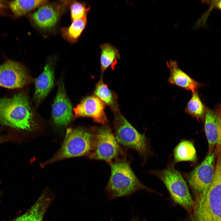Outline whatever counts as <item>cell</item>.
<instances>
[{
	"mask_svg": "<svg viewBox=\"0 0 221 221\" xmlns=\"http://www.w3.org/2000/svg\"><path fill=\"white\" fill-rule=\"evenodd\" d=\"M105 108V103L99 98L90 95L83 99L73 110L76 117L91 118L95 122L105 125L108 122Z\"/></svg>",
	"mask_w": 221,
	"mask_h": 221,
	"instance_id": "cell-10",
	"label": "cell"
},
{
	"mask_svg": "<svg viewBox=\"0 0 221 221\" xmlns=\"http://www.w3.org/2000/svg\"><path fill=\"white\" fill-rule=\"evenodd\" d=\"M31 81L26 69L19 63L8 60L0 65V87L10 89H20Z\"/></svg>",
	"mask_w": 221,
	"mask_h": 221,
	"instance_id": "cell-9",
	"label": "cell"
},
{
	"mask_svg": "<svg viewBox=\"0 0 221 221\" xmlns=\"http://www.w3.org/2000/svg\"><path fill=\"white\" fill-rule=\"evenodd\" d=\"M131 221H139V219L137 217L134 216Z\"/></svg>",
	"mask_w": 221,
	"mask_h": 221,
	"instance_id": "cell-25",
	"label": "cell"
},
{
	"mask_svg": "<svg viewBox=\"0 0 221 221\" xmlns=\"http://www.w3.org/2000/svg\"><path fill=\"white\" fill-rule=\"evenodd\" d=\"M206 110L198 92L196 91L192 93L185 107V112L197 120H200L204 118Z\"/></svg>",
	"mask_w": 221,
	"mask_h": 221,
	"instance_id": "cell-22",
	"label": "cell"
},
{
	"mask_svg": "<svg viewBox=\"0 0 221 221\" xmlns=\"http://www.w3.org/2000/svg\"><path fill=\"white\" fill-rule=\"evenodd\" d=\"M193 203L188 221H221V169L215 171L209 187L196 194Z\"/></svg>",
	"mask_w": 221,
	"mask_h": 221,
	"instance_id": "cell-2",
	"label": "cell"
},
{
	"mask_svg": "<svg viewBox=\"0 0 221 221\" xmlns=\"http://www.w3.org/2000/svg\"><path fill=\"white\" fill-rule=\"evenodd\" d=\"M151 172L163 183L173 201L184 209L188 215H190L193 200L185 180L180 173L172 165L162 170Z\"/></svg>",
	"mask_w": 221,
	"mask_h": 221,
	"instance_id": "cell-5",
	"label": "cell"
},
{
	"mask_svg": "<svg viewBox=\"0 0 221 221\" xmlns=\"http://www.w3.org/2000/svg\"><path fill=\"white\" fill-rule=\"evenodd\" d=\"M63 8L61 4H45L33 13L31 18L38 27L43 29L52 28L57 23Z\"/></svg>",
	"mask_w": 221,
	"mask_h": 221,
	"instance_id": "cell-12",
	"label": "cell"
},
{
	"mask_svg": "<svg viewBox=\"0 0 221 221\" xmlns=\"http://www.w3.org/2000/svg\"><path fill=\"white\" fill-rule=\"evenodd\" d=\"M48 3V1L44 0H16L11 1L9 5L14 16L18 17Z\"/></svg>",
	"mask_w": 221,
	"mask_h": 221,
	"instance_id": "cell-20",
	"label": "cell"
},
{
	"mask_svg": "<svg viewBox=\"0 0 221 221\" xmlns=\"http://www.w3.org/2000/svg\"><path fill=\"white\" fill-rule=\"evenodd\" d=\"M215 159V152H209L202 163L188 175V181L195 194L203 192L211 184L214 175Z\"/></svg>",
	"mask_w": 221,
	"mask_h": 221,
	"instance_id": "cell-8",
	"label": "cell"
},
{
	"mask_svg": "<svg viewBox=\"0 0 221 221\" xmlns=\"http://www.w3.org/2000/svg\"><path fill=\"white\" fill-rule=\"evenodd\" d=\"M203 2L210 6V10L215 8L221 11V0L203 1Z\"/></svg>",
	"mask_w": 221,
	"mask_h": 221,
	"instance_id": "cell-24",
	"label": "cell"
},
{
	"mask_svg": "<svg viewBox=\"0 0 221 221\" xmlns=\"http://www.w3.org/2000/svg\"><path fill=\"white\" fill-rule=\"evenodd\" d=\"M0 125L19 130L34 129L33 114L25 93L19 92L0 98Z\"/></svg>",
	"mask_w": 221,
	"mask_h": 221,
	"instance_id": "cell-1",
	"label": "cell"
},
{
	"mask_svg": "<svg viewBox=\"0 0 221 221\" xmlns=\"http://www.w3.org/2000/svg\"><path fill=\"white\" fill-rule=\"evenodd\" d=\"M94 93L95 96L109 106L114 112L118 110L117 96L104 83L102 77L96 84Z\"/></svg>",
	"mask_w": 221,
	"mask_h": 221,
	"instance_id": "cell-19",
	"label": "cell"
},
{
	"mask_svg": "<svg viewBox=\"0 0 221 221\" xmlns=\"http://www.w3.org/2000/svg\"><path fill=\"white\" fill-rule=\"evenodd\" d=\"M100 47L101 51V68L102 74L110 66L114 69L118 60H120V56L118 50L110 44H103Z\"/></svg>",
	"mask_w": 221,
	"mask_h": 221,
	"instance_id": "cell-17",
	"label": "cell"
},
{
	"mask_svg": "<svg viewBox=\"0 0 221 221\" xmlns=\"http://www.w3.org/2000/svg\"><path fill=\"white\" fill-rule=\"evenodd\" d=\"M122 152L110 127L104 126L97 130L94 147L88 154L90 158L105 161L110 163Z\"/></svg>",
	"mask_w": 221,
	"mask_h": 221,
	"instance_id": "cell-7",
	"label": "cell"
},
{
	"mask_svg": "<svg viewBox=\"0 0 221 221\" xmlns=\"http://www.w3.org/2000/svg\"><path fill=\"white\" fill-rule=\"evenodd\" d=\"M4 7L2 1L0 0V9Z\"/></svg>",
	"mask_w": 221,
	"mask_h": 221,
	"instance_id": "cell-26",
	"label": "cell"
},
{
	"mask_svg": "<svg viewBox=\"0 0 221 221\" xmlns=\"http://www.w3.org/2000/svg\"><path fill=\"white\" fill-rule=\"evenodd\" d=\"M114 136L118 142L132 148L142 156L148 153V146L145 134L140 133L119 110L114 112Z\"/></svg>",
	"mask_w": 221,
	"mask_h": 221,
	"instance_id": "cell-6",
	"label": "cell"
},
{
	"mask_svg": "<svg viewBox=\"0 0 221 221\" xmlns=\"http://www.w3.org/2000/svg\"><path fill=\"white\" fill-rule=\"evenodd\" d=\"M174 162H195L196 159V149L193 143L187 140L181 141L174 150Z\"/></svg>",
	"mask_w": 221,
	"mask_h": 221,
	"instance_id": "cell-18",
	"label": "cell"
},
{
	"mask_svg": "<svg viewBox=\"0 0 221 221\" xmlns=\"http://www.w3.org/2000/svg\"><path fill=\"white\" fill-rule=\"evenodd\" d=\"M71 17L72 21L87 17V13L91 9L85 3L73 1L70 5Z\"/></svg>",
	"mask_w": 221,
	"mask_h": 221,
	"instance_id": "cell-23",
	"label": "cell"
},
{
	"mask_svg": "<svg viewBox=\"0 0 221 221\" xmlns=\"http://www.w3.org/2000/svg\"><path fill=\"white\" fill-rule=\"evenodd\" d=\"M55 197V194L52 192L48 189H45L26 213L13 221H42Z\"/></svg>",
	"mask_w": 221,
	"mask_h": 221,
	"instance_id": "cell-13",
	"label": "cell"
},
{
	"mask_svg": "<svg viewBox=\"0 0 221 221\" xmlns=\"http://www.w3.org/2000/svg\"><path fill=\"white\" fill-rule=\"evenodd\" d=\"M95 140V133L90 130L83 128H68L60 148L51 159L43 165L88 154L94 147Z\"/></svg>",
	"mask_w": 221,
	"mask_h": 221,
	"instance_id": "cell-4",
	"label": "cell"
},
{
	"mask_svg": "<svg viewBox=\"0 0 221 221\" xmlns=\"http://www.w3.org/2000/svg\"><path fill=\"white\" fill-rule=\"evenodd\" d=\"M52 114L54 122L58 125L67 126L72 118V105L61 80L58 83L56 95L52 105Z\"/></svg>",
	"mask_w": 221,
	"mask_h": 221,
	"instance_id": "cell-11",
	"label": "cell"
},
{
	"mask_svg": "<svg viewBox=\"0 0 221 221\" xmlns=\"http://www.w3.org/2000/svg\"><path fill=\"white\" fill-rule=\"evenodd\" d=\"M54 65L52 60L48 61L42 73L35 80L33 99L37 104L44 99L53 86Z\"/></svg>",
	"mask_w": 221,
	"mask_h": 221,
	"instance_id": "cell-14",
	"label": "cell"
},
{
	"mask_svg": "<svg viewBox=\"0 0 221 221\" xmlns=\"http://www.w3.org/2000/svg\"><path fill=\"white\" fill-rule=\"evenodd\" d=\"M109 164L111 175L106 188L109 199L129 196L141 190L153 192L138 179L126 159H117Z\"/></svg>",
	"mask_w": 221,
	"mask_h": 221,
	"instance_id": "cell-3",
	"label": "cell"
},
{
	"mask_svg": "<svg viewBox=\"0 0 221 221\" xmlns=\"http://www.w3.org/2000/svg\"><path fill=\"white\" fill-rule=\"evenodd\" d=\"M87 23V17L73 21L69 26L61 29L62 37L71 43L76 42L84 30Z\"/></svg>",
	"mask_w": 221,
	"mask_h": 221,
	"instance_id": "cell-21",
	"label": "cell"
},
{
	"mask_svg": "<svg viewBox=\"0 0 221 221\" xmlns=\"http://www.w3.org/2000/svg\"><path fill=\"white\" fill-rule=\"evenodd\" d=\"M204 130L209 152L215 146L221 145V118L216 110L207 109L204 117Z\"/></svg>",
	"mask_w": 221,
	"mask_h": 221,
	"instance_id": "cell-15",
	"label": "cell"
},
{
	"mask_svg": "<svg viewBox=\"0 0 221 221\" xmlns=\"http://www.w3.org/2000/svg\"><path fill=\"white\" fill-rule=\"evenodd\" d=\"M170 72L168 78L169 83L192 93L203 86L202 84L191 77L179 67L176 61L170 60L167 62Z\"/></svg>",
	"mask_w": 221,
	"mask_h": 221,
	"instance_id": "cell-16",
	"label": "cell"
}]
</instances>
